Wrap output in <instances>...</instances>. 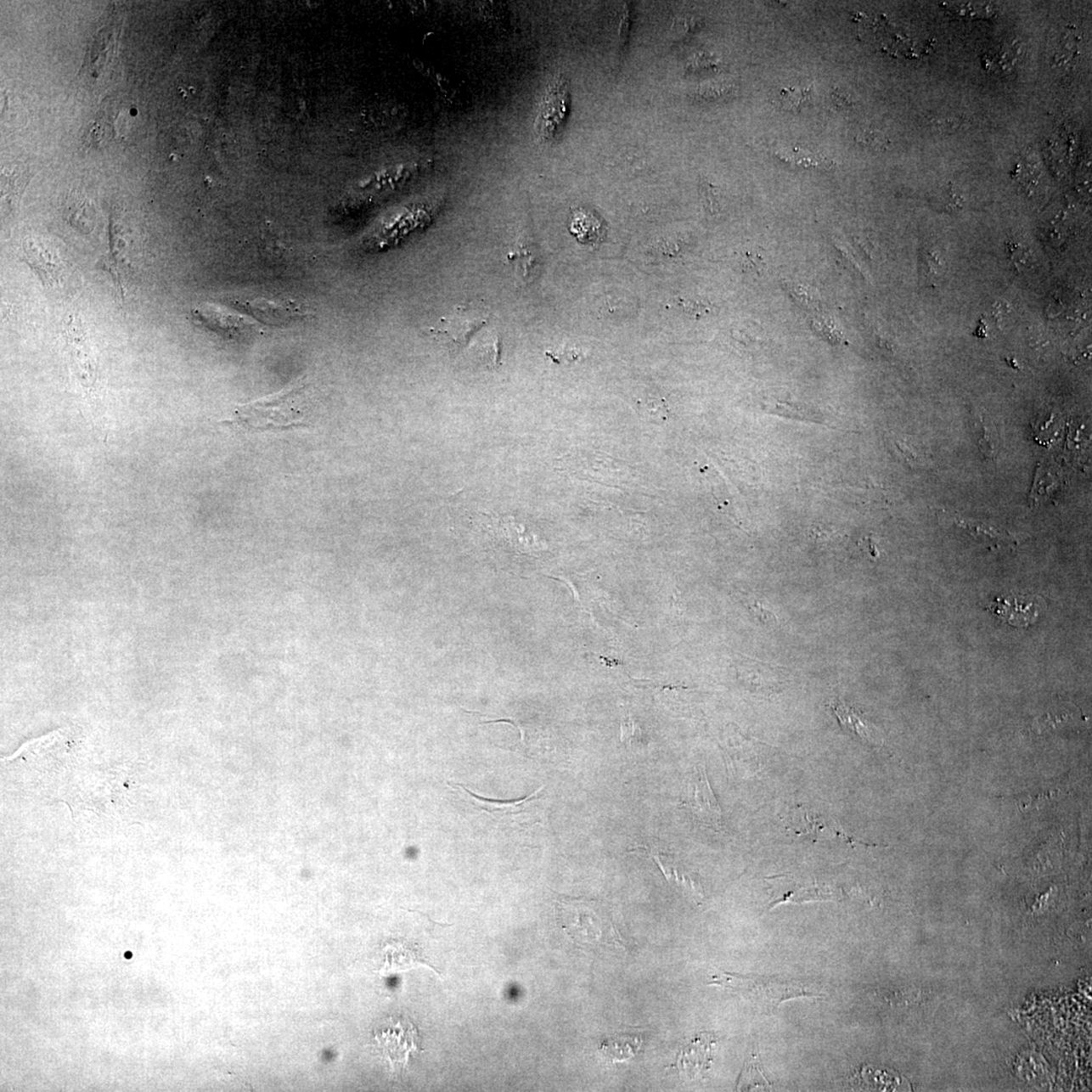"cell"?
I'll return each instance as SVG.
<instances>
[{
  "mask_svg": "<svg viewBox=\"0 0 1092 1092\" xmlns=\"http://www.w3.org/2000/svg\"><path fill=\"white\" fill-rule=\"evenodd\" d=\"M746 672L751 678L750 683L755 687H760L761 691L778 690L783 684L784 675L785 673L780 672V667H775L765 664V662L751 661L747 665Z\"/></svg>",
  "mask_w": 1092,
  "mask_h": 1092,
  "instance_id": "2e32d148",
  "label": "cell"
},
{
  "mask_svg": "<svg viewBox=\"0 0 1092 1092\" xmlns=\"http://www.w3.org/2000/svg\"><path fill=\"white\" fill-rule=\"evenodd\" d=\"M781 104L784 109L797 110L802 108L809 99V93L807 89L786 88L783 89L781 93Z\"/></svg>",
  "mask_w": 1092,
  "mask_h": 1092,
  "instance_id": "603a6c76",
  "label": "cell"
},
{
  "mask_svg": "<svg viewBox=\"0 0 1092 1092\" xmlns=\"http://www.w3.org/2000/svg\"><path fill=\"white\" fill-rule=\"evenodd\" d=\"M394 950L396 951L394 952L396 966L394 970H396V971H402V970L406 971V970L424 965V966L432 969L434 972L440 974L438 970L434 968L432 965L426 960V958L423 956L420 948H419L417 945H414V943H409L407 942L397 943L394 946Z\"/></svg>",
  "mask_w": 1092,
  "mask_h": 1092,
  "instance_id": "e0dca14e",
  "label": "cell"
},
{
  "mask_svg": "<svg viewBox=\"0 0 1092 1092\" xmlns=\"http://www.w3.org/2000/svg\"><path fill=\"white\" fill-rule=\"evenodd\" d=\"M507 258L517 278L526 279L534 269V254L527 246L513 247L512 251L508 253Z\"/></svg>",
  "mask_w": 1092,
  "mask_h": 1092,
  "instance_id": "d6986e66",
  "label": "cell"
},
{
  "mask_svg": "<svg viewBox=\"0 0 1092 1092\" xmlns=\"http://www.w3.org/2000/svg\"><path fill=\"white\" fill-rule=\"evenodd\" d=\"M920 272L927 283L936 285L943 273L940 256L934 251H926L920 258Z\"/></svg>",
  "mask_w": 1092,
  "mask_h": 1092,
  "instance_id": "44dd1931",
  "label": "cell"
},
{
  "mask_svg": "<svg viewBox=\"0 0 1092 1092\" xmlns=\"http://www.w3.org/2000/svg\"><path fill=\"white\" fill-rule=\"evenodd\" d=\"M974 428H977L975 434L977 436V442L980 450L985 458L993 459L996 457V442L995 431L991 428L989 424L986 423L985 418L975 419Z\"/></svg>",
  "mask_w": 1092,
  "mask_h": 1092,
  "instance_id": "ffe728a7",
  "label": "cell"
},
{
  "mask_svg": "<svg viewBox=\"0 0 1092 1092\" xmlns=\"http://www.w3.org/2000/svg\"><path fill=\"white\" fill-rule=\"evenodd\" d=\"M685 804L695 818L704 825L719 830L723 826V813L714 796L708 780L706 768L699 765L694 770L688 784Z\"/></svg>",
  "mask_w": 1092,
  "mask_h": 1092,
  "instance_id": "52a82bcc",
  "label": "cell"
},
{
  "mask_svg": "<svg viewBox=\"0 0 1092 1092\" xmlns=\"http://www.w3.org/2000/svg\"><path fill=\"white\" fill-rule=\"evenodd\" d=\"M946 200L947 203L945 205V211H948V213H953V211H958L962 209L963 200L960 198V195H958L955 190H954L952 184H950V187H948V189L947 190Z\"/></svg>",
  "mask_w": 1092,
  "mask_h": 1092,
  "instance_id": "4316f807",
  "label": "cell"
},
{
  "mask_svg": "<svg viewBox=\"0 0 1092 1092\" xmlns=\"http://www.w3.org/2000/svg\"><path fill=\"white\" fill-rule=\"evenodd\" d=\"M789 830L798 836H808L813 841L832 840L846 842L850 846L879 847L866 844L847 835L834 819L813 810L797 809L790 816Z\"/></svg>",
  "mask_w": 1092,
  "mask_h": 1092,
  "instance_id": "8992f818",
  "label": "cell"
},
{
  "mask_svg": "<svg viewBox=\"0 0 1092 1092\" xmlns=\"http://www.w3.org/2000/svg\"><path fill=\"white\" fill-rule=\"evenodd\" d=\"M714 1043L715 1037L712 1033H699L682 1047L678 1054L676 1063L671 1067L678 1068L689 1078H698L707 1071L712 1064Z\"/></svg>",
  "mask_w": 1092,
  "mask_h": 1092,
  "instance_id": "ba28073f",
  "label": "cell"
},
{
  "mask_svg": "<svg viewBox=\"0 0 1092 1092\" xmlns=\"http://www.w3.org/2000/svg\"><path fill=\"white\" fill-rule=\"evenodd\" d=\"M650 856L664 876L671 884L675 883L690 892L694 898H703V889L696 874L687 870L686 867L678 864L675 858L656 849L650 851Z\"/></svg>",
  "mask_w": 1092,
  "mask_h": 1092,
  "instance_id": "8fae6325",
  "label": "cell"
},
{
  "mask_svg": "<svg viewBox=\"0 0 1092 1092\" xmlns=\"http://www.w3.org/2000/svg\"><path fill=\"white\" fill-rule=\"evenodd\" d=\"M374 1037L393 1065L405 1067L410 1055L420 1051L418 1028L408 1017H390L375 1028Z\"/></svg>",
  "mask_w": 1092,
  "mask_h": 1092,
  "instance_id": "5b68a950",
  "label": "cell"
},
{
  "mask_svg": "<svg viewBox=\"0 0 1092 1092\" xmlns=\"http://www.w3.org/2000/svg\"><path fill=\"white\" fill-rule=\"evenodd\" d=\"M28 179V172H23L22 169L20 171L14 169L13 172L10 173L8 172L7 169L3 172V201H4L7 208L13 209L14 204L19 200L20 193L23 192Z\"/></svg>",
  "mask_w": 1092,
  "mask_h": 1092,
  "instance_id": "ac0fdd59",
  "label": "cell"
},
{
  "mask_svg": "<svg viewBox=\"0 0 1092 1092\" xmlns=\"http://www.w3.org/2000/svg\"><path fill=\"white\" fill-rule=\"evenodd\" d=\"M560 925L571 940L582 945L605 942L606 934L614 936L609 929V920L601 905L575 899H560L556 904Z\"/></svg>",
  "mask_w": 1092,
  "mask_h": 1092,
  "instance_id": "3957f363",
  "label": "cell"
},
{
  "mask_svg": "<svg viewBox=\"0 0 1092 1092\" xmlns=\"http://www.w3.org/2000/svg\"><path fill=\"white\" fill-rule=\"evenodd\" d=\"M831 100L835 108L837 110L849 108L853 104L849 95L844 92H841L839 89H836L835 92L831 93Z\"/></svg>",
  "mask_w": 1092,
  "mask_h": 1092,
  "instance_id": "83f0119b",
  "label": "cell"
},
{
  "mask_svg": "<svg viewBox=\"0 0 1092 1092\" xmlns=\"http://www.w3.org/2000/svg\"><path fill=\"white\" fill-rule=\"evenodd\" d=\"M641 1045H643V1038L640 1035L623 1033L604 1040L600 1045V1051L609 1061L620 1063L628 1061L639 1055Z\"/></svg>",
  "mask_w": 1092,
  "mask_h": 1092,
  "instance_id": "7c38bea8",
  "label": "cell"
},
{
  "mask_svg": "<svg viewBox=\"0 0 1092 1092\" xmlns=\"http://www.w3.org/2000/svg\"><path fill=\"white\" fill-rule=\"evenodd\" d=\"M25 252L28 262L38 270L42 278L50 284L58 282L61 265L54 253L48 250L46 247L35 246L31 242L25 244Z\"/></svg>",
  "mask_w": 1092,
  "mask_h": 1092,
  "instance_id": "9a60e30c",
  "label": "cell"
},
{
  "mask_svg": "<svg viewBox=\"0 0 1092 1092\" xmlns=\"http://www.w3.org/2000/svg\"><path fill=\"white\" fill-rule=\"evenodd\" d=\"M709 984L723 986L755 1006L763 1014H771L784 1001L798 998H819L820 993L795 980L747 977L723 972L714 975Z\"/></svg>",
  "mask_w": 1092,
  "mask_h": 1092,
  "instance_id": "7a4b0ae2",
  "label": "cell"
},
{
  "mask_svg": "<svg viewBox=\"0 0 1092 1092\" xmlns=\"http://www.w3.org/2000/svg\"><path fill=\"white\" fill-rule=\"evenodd\" d=\"M858 144L873 149H883L887 145V139L877 131H864L858 132L857 137Z\"/></svg>",
  "mask_w": 1092,
  "mask_h": 1092,
  "instance_id": "cb8c5ba5",
  "label": "cell"
},
{
  "mask_svg": "<svg viewBox=\"0 0 1092 1092\" xmlns=\"http://www.w3.org/2000/svg\"><path fill=\"white\" fill-rule=\"evenodd\" d=\"M459 786L464 789V791L466 794L470 795V797L473 800L476 807L485 810L487 813L495 816H502V818L503 816H512L523 813V811L529 807L530 803H532V800L535 798L540 791H543L544 788V786H542L538 788L537 791L530 794L529 796L521 800H513V802H497V800L480 797L479 795L471 792L468 788H465L463 785Z\"/></svg>",
  "mask_w": 1092,
  "mask_h": 1092,
  "instance_id": "5bb4252c",
  "label": "cell"
},
{
  "mask_svg": "<svg viewBox=\"0 0 1092 1092\" xmlns=\"http://www.w3.org/2000/svg\"><path fill=\"white\" fill-rule=\"evenodd\" d=\"M638 731L634 720L632 717H627L622 719V743L630 745Z\"/></svg>",
  "mask_w": 1092,
  "mask_h": 1092,
  "instance_id": "484cf974",
  "label": "cell"
},
{
  "mask_svg": "<svg viewBox=\"0 0 1092 1092\" xmlns=\"http://www.w3.org/2000/svg\"><path fill=\"white\" fill-rule=\"evenodd\" d=\"M1006 254L1009 256L1012 267L1017 273L1024 270L1031 264V253L1028 249L1021 245L1019 243L1007 242L1005 245Z\"/></svg>",
  "mask_w": 1092,
  "mask_h": 1092,
  "instance_id": "7402d4cb",
  "label": "cell"
},
{
  "mask_svg": "<svg viewBox=\"0 0 1092 1092\" xmlns=\"http://www.w3.org/2000/svg\"><path fill=\"white\" fill-rule=\"evenodd\" d=\"M305 384H298L238 407L224 425L246 432L283 431L307 425L309 408L306 402Z\"/></svg>",
  "mask_w": 1092,
  "mask_h": 1092,
  "instance_id": "6da1fadb",
  "label": "cell"
},
{
  "mask_svg": "<svg viewBox=\"0 0 1092 1092\" xmlns=\"http://www.w3.org/2000/svg\"><path fill=\"white\" fill-rule=\"evenodd\" d=\"M832 712L835 713L837 720L842 729L849 730L853 735L860 736L861 739L869 741V743L877 744V733L871 725L863 719L861 714L856 712L853 707L847 706L845 703L835 701L830 704Z\"/></svg>",
  "mask_w": 1092,
  "mask_h": 1092,
  "instance_id": "4fadbf2b",
  "label": "cell"
},
{
  "mask_svg": "<svg viewBox=\"0 0 1092 1092\" xmlns=\"http://www.w3.org/2000/svg\"><path fill=\"white\" fill-rule=\"evenodd\" d=\"M486 320L475 312L464 310L463 307L454 314L442 318L436 328H432L434 334H442L452 339L457 343H463L476 329L484 325Z\"/></svg>",
  "mask_w": 1092,
  "mask_h": 1092,
  "instance_id": "30bf717a",
  "label": "cell"
},
{
  "mask_svg": "<svg viewBox=\"0 0 1092 1092\" xmlns=\"http://www.w3.org/2000/svg\"><path fill=\"white\" fill-rule=\"evenodd\" d=\"M571 103L570 82L563 74H558L546 87L534 121L539 141L550 144L558 139L568 121Z\"/></svg>",
  "mask_w": 1092,
  "mask_h": 1092,
  "instance_id": "277c9868",
  "label": "cell"
},
{
  "mask_svg": "<svg viewBox=\"0 0 1092 1092\" xmlns=\"http://www.w3.org/2000/svg\"><path fill=\"white\" fill-rule=\"evenodd\" d=\"M550 358L555 362H575L581 357V352L576 347H565L556 350V352H546Z\"/></svg>",
  "mask_w": 1092,
  "mask_h": 1092,
  "instance_id": "d4e9b609",
  "label": "cell"
},
{
  "mask_svg": "<svg viewBox=\"0 0 1092 1092\" xmlns=\"http://www.w3.org/2000/svg\"><path fill=\"white\" fill-rule=\"evenodd\" d=\"M993 611L1012 627L1027 628L1038 617V605L1028 597H1000L993 604Z\"/></svg>",
  "mask_w": 1092,
  "mask_h": 1092,
  "instance_id": "9c48e42d",
  "label": "cell"
}]
</instances>
